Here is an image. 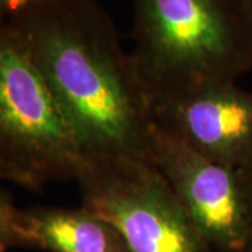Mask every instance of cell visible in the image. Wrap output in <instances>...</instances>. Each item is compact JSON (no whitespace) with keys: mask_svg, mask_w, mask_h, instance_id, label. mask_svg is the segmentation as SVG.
<instances>
[{"mask_svg":"<svg viewBox=\"0 0 252 252\" xmlns=\"http://www.w3.org/2000/svg\"><path fill=\"white\" fill-rule=\"evenodd\" d=\"M9 23L83 153L152 162L149 99L114 20L95 0H39Z\"/></svg>","mask_w":252,"mask_h":252,"instance_id":"cell-1","label":"cell"},{"mask_svg":"<svg viewBox=\"0 0 252 252\" xmlns=\"http://www.w3.org/2000/svg\"><path fill=\"white\" fill-rule=\"evenodd\" d=\"M130 58L149 104L252 69L251 0H132Z\"/></svg>","mask_w":252,"mask_h":252,"instance_id":"cell-2","label":"cell"},{"mask_svg":"<svg viewBox=\"0 0 252 252\" xmlns=\"http://www.w3.org/2000/svg\"><path fill=\"white\" fill-rule=\"evenodd\" d=\"M83 152L18 32L0 24V162L11 182L39 190L74 180Z\"/></svg>","mask_w":252,"mask_h":252,"instance_id":"cell-3","label":"cell"},{"mask_svg":"<svg viewBox=\"0 0 252 252\" xmlns=\"http://www.w3.org/2000/svg\"><path fill=\"white\" fill-rule=\"evenodd\" d=\"M74 181L81 206L114 225L130 252H215L152 162L83 153Z\"/></svg>","mask_w":252,"mask_h":252,"instance_id":"cell-4","label":"cell"},{"mask_svg":"<svg viewBox=\"0 0 252 252\" xmlns=\"http://www.w3.org/2000/svg\"><path fill=\"white\" fill-rule=\"evenodd\" d=\"M152 164L215 252H250L252 217L240 170L210 161L154 126Z\"/></svg>","mask_w":252,"mask_h":252,"instance_id":"cell-5","label":"cell"},{"mask_svg":"<svg viewBox=\"0 0 252 252\" xmlns=\"http://www.w3.org/2000/svg\"><path fill=\"white\" fill-rule=\"evenodd\" d=\"M150 112L158 129L210 161L235 170L252 161V91L237 83L154 99Z\"/></svg>","mask_w":252,"mask_h":252,"instance_id":"cell-6","label":"cell"},{"mask_svg":"<svg viewBox=\"0 0 252 252\" xmlns=\"http://www.w3.org/2000/svg\"><path fill=\"white\" fill-rule=\"evenodd\" d=\"M27 248L45 252H130L114 225L87 207L23 210Z\"/></svg>","mask_w":252,"mask_h":252,"instance_id":"cell-7","label":"cell"},{"mask_svg":"<svg viewBox=\"0 0 252 252\" xmlns=\"http://www.w3.org/2000/svg\"><path fill=\"white\" fill-rule=\"evenodd\" d=\"M13 247L27 248L23 210L16 207L6 190L0 189V251Z\"/></svg>","mask_w":252,"mask_h":252,"instance_id":"cell-8","label":"cell"},{"mask_svg":"<svg viewBox=\"0 0 252 252\" xmlns=\"http://www.w3.org/2000/svg\"><path fill=\"white\" fill-rule=\"evenodd\" d=\"M39 0H0V24L9 23L14 16Z\"/></svg>","mask_w":252,"mask_h":252,"instance_id":"cell-9","label":"cell"},{"mask_svg":"<svg viewBox=\"0 0 252 252\" xmlns=\"http://www.w3.org/2000/svg\"><path fill=\"white\" fill-rule=\"evenodd\" d=\"M243 174L244 184H245V189H247V195H248V202H250V207H251V217H252V161L244 167L243 170H240ZM250 252H252V240H251V248Z\"/></svg>","mask_w":252,"mask_h":252,"instance_id":"cell-10","label":"cell"},{"mask_svg":"<svg viewBox=\"0 0 252 252\" xmlns=\"http://www.w3.org/2000/svg\"><path fill=\"white\" fill-rule=\"evenodd\" d=\"M0 181H11L9 171L4 168V165L1 162H0Z\"/></svg>","mask_w":252,"mask_h":252,"instance_id":"cell-11","label":"cell"},{"mask_svg":"<svg viewBox=\"0 0 252 252\" xmlns=\"http://www.w3.org/2000/svg\"><path fill=\"white\" fill-rule=\"evenodd\" d=\"M0 252H6V251H0Z\"/></svg>","mask_w":252,"mask_h":252,"instance_id":"cell-12","label":"cell"},{"mask_svg":"<svg viewBox=\"0 0 252 252\" xmlns=\"http://www.w3.org/2000/svg\"><path fill=\"white\" fill-rule=\"evenodd\" d=\"M251 4H252V0H251Z\"/></svg>","mask_w":252,"mask_h":252,"instance_id":"cell-13","label":"cell"}]
</instances>
